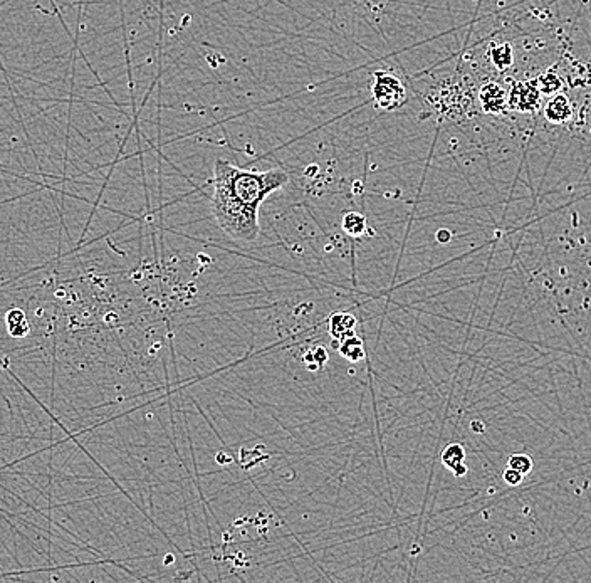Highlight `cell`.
I'll use <instances>...</instances> for the list:
<instances>
[{
    "label": "cell",
    "mask_w": 591,
    "mask_h": 583,
    "mask_svg": "<svg viewBox=\"0 0 591 583\" xmlns=\"http://www.w3.org/2000/svg\"><path fill=\"white\" fill-rule=\"evenodd\" d=\"M288 173L279 168L256 172L230 162L217 160L210 180V197L217 225L230 239L252 243L259 237V209L263 202L288 184Z\"/></svg>",
    "instance_id": "6da1fadb"
},
{
    "label": "cell",
    "mask_w": 591,
    "mask_h": 583,
    "mask_svg": "<svg viewBox=\"0 0 591 583\" xmlns=\"http://www.w3.org/2000/svg\"><path fill=\"white\" fill-rule=\"evenodd\" d=\"M371 94L375 105L383 111H394L407 101V91L403 82L388 71H376Z\"/></svg>",
    "instance_id": "7a4b0ae2"
},
{
    "label": "cell",
    "mask_w": 591,
    "mask_h": 583,
    "mask_svg": "<svg viewBox=\"0 0 591 583\" xmlns=\"http://www.w3.org/2000/svg\"><path fill=\"white\" fill-rule=\"evenodd\" d=\"M541 99V89L531 82H518L507 94V106L519 113H531L536 111Z\"/></svg>",
    "instance_id": "3957f363"
},
{
    "label": "cell",
    "mask_w": 591,
    "mask_h": 583,
    "mask_svg": "<svg viewBox=\"0 0 591 583\" xmlns=\"http://www.w3.org/2000/svg\"><path fill=\"white\" fill-rule=\"evenodd\" d=\"M479 101H481L482 110L486 113L499 114L507 106V93L499 82H487L479 93Z\"/></svg>",
    "instance_id": "277c9868"
},
{
    "label": "cell",
    "mask_w": 591,
    "mask_h": 583,
    "mask_svg": "<svg viewBox=\"0 0 591 583\" xmlns=\"http://www.w3.org/2000/svg\"><path fill=\"white\" fill-rule=\"evenodd\" d=\"M573 114V106L566 94H554L545 106V118L553 125L566 123Z\"/></svg>",
    "instance_id": "5b68a950"
},
{
    "label": "cell",
    "mask_w": 591,
    "mask_h": 583,
    "mask_svg": "<svg viewBox=\"0 0 591 583\" xmlns=\"http://www.w3.org/2000/svg\"><path fill=\"white\" fill-rule=\"evenodd\" d=\"M355 316L350 313H335L329 320V331L336 340L343 341L350 336H355Z\"/></svg>",
    "instance_id": "8992f818"
},
{
    "label": "cell",
    "mask_w": 591,
    "mask_h": 583,
    "mask_svg": "<svg viewBox=\"0 0 591 583\" xmlns=\"http://www.w3.org/2000/svg\"><path fill=\"white\" fill-rule=\"evenodd\" d=\"M464 459H466V451L460 444H450L442 452V462L443 466L454 471L455 476H464L467 473V467L464 466Z\"/></svg>",
    "instance_id": "52a82bcc"
},
{
    "label": "cell",
    "mask_w": 591,
    "mask_h": 583,
    "mask_svg": "<svg viewBox=\"0 0 591 583\" xmlns=\"http://www.w3.org/2000/svg\"><path fill=\"white\" fill-rule=\"evenodd\" d=\"M491 61H493V64L497 67V69H507V67H511L514 61V54H513V47L511 44H495L491 47Z\"/></svg>",
    "instance_id": "ba28073f"
},
{
    "label": "cell",
    "mask_w": 591,
    "mask_h": 583,
    "mask_svg": "<svg viewBox=\"0 0 591 583\" xmlns=\"http://www.w3.org/2000/svg\"><path fill=\"white\" fill-rule=\"evenodd\" d=\"M343 229L353 237L363 236L367 231V219L358 212H350L343 217Z\"/></svg>",
    "instance_id": "9c48e42d"
},
{
    "label": "cell",
    "mask_w": 591,
    "mask_h": 583,
    "mask_svg": "<svg viewBox=\"0 0 591 583\" xmlns=\"http://www.w3.org/2000/svg\"><path fill=\"white\" fill-rule=\"evenodd\" d=\"M339 351L344 358L351 360V362H358V360H362L364 355L363 343L358 338H355V336H350V338L341 341Z\"/></svg>",
    "instance_id": "30bf717a"
},
{
    "label": "cell",
    "mask_w": 591,
    "mask_h": 583,
    "mask_svg": "<svg viewBox=\"0 0 591 583\" xmlns=\"http://www.w3.org/2000/svg\"><path fill=\"white\" fill-rule=\"evenodd\" d=\"M509 467H513V469L519 471V473L524 476L533 469V459L526 454H514L509 458Z\"/></svg>",
    "instance_id": "8fae6325"
},
{
    "label": "cell",
    "mask_w": 591,
    "mask_h": 583,
    "mask_svg": "<svg viewBox=\"0 0 591 583\" xmlns=\"http://www.w3.org/2000/svg\"><path fill=\"white\" fill-rule=\"evenodd\" d=\"M504 481L509 486H518L519 482L522 481V474L519 473V471L513 469V467H509V469L504 471Z\"/></svg>",
    "instance_id": "7c38bea8"
},
{
    "label": "cell",
    "mask_w": 591,
    "mask_h": 583,
    "mask_svg": "<svg viewBox=\"0 0 591 583\" xmlns=\"http://www.w3.org/2000/svg\"><path fill=\"white\" fill-rule=\"evenodd\" d=\"M437 239H439V243H447V241H450V232L449 231H440Z\"/></svg>",
    "instance_id": "4fadbf2b"
}]
</instances>
